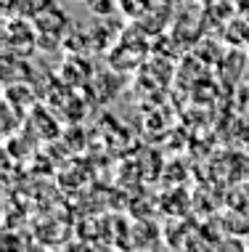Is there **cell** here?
Returning <instances> with one entry per match:
<instances>
[{
    "mask_svg": "<svg viewBox=\"0 0 249 252\" xmlns=\"http://www.w3.org/2000/svg\"><path fill=\"white\" fill-rule=\"evenodd\" d=\"M32 27H35V32H37V45L56 48V40H64V32H66V27H69V16L53 3L51 8H45L43 13H37V16L32 19Z\"/></svg>",
    "mask_w": 249,
    "mask_h": 252,
    "instance_id": "6da1fadb",
    "label": "cell"
},
{
    "mask_svg": "<svg viewBox=\"0 0 249 252\" xmlns=\"http://www.w3.org/2000/svg\"><path fill=\"white\" fill-rule=\"evenodd\" d=\"M53 0H13V11H16V16L22 19H35L37 13H43L45 8H51Z\"/></svg>",
    "mask_w": 249,
    "mask_h": 252,
    "instance_id": "7a4b0ae2",
    "label": "cell"
},
{
    "mask_svg": "<svg viewBox=\"0 0 249 252\" xmlns=\"http://www.w3.org/2000/svg\"><path fill=\"white\" fill-rule=\"evenodd\" d=\"M117 8L122 11V16L127 19H143L151 11V0H117Z\"/></svg>",
    "mask_w": 249,
    "mask_h": 252,
    "instance_id": "3957f363",
    "label": "cell"
},
{
    "mask_svg": "<svg viewBox=\"0 0 249 252\" xmlns=\"http://www.w3.org/2000/svg\"><path fill=\"white\" fill-rule=\"evenodd\" d=\"M114 8H117L114 0H90V11L93 13H106V16H109Z\"/></svg>",
    "mask_w": 249,
    "mask_h": 252,
    "instance_id": "277c9868",
    "label": "cell"
},
{
    "mask_svg": "<svg viewBox=\"0 0 249 252\" xmlns=\"http://www.w3.org/2000/svg\"><path fill=\"white\" fill-rule=\"evenodd\" d=\"M87 3H90V0H87Z\"/></svg>",
    "mask_w": 249,
    "mask_h": 252,
    "instance_id": "5b68a950",
    "label": "cell"
}]
</instances>
